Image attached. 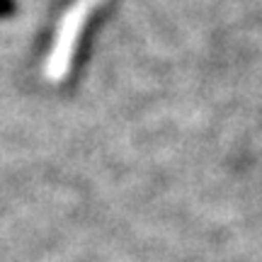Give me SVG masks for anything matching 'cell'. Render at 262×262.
Listing matches in <instances>:
<instances>
[{
  "mask_svg": "<svg viewBox=\"0 0 262 262\" xmlns=\"http://www.w3.org/2000/svg\"><path fill=\"white\" fill-rule=\"evenodd\" d=\"M10 10H12V0H0V17L5 12H10Z\"/></svg>",
  "mask_w": 262,
  "mask_h": 262,
  "instance_id": "2",
  "label": "cell"
},
{
  "mask_svg": "<svg viewBox=\"0 0 262 262\" xmlns=\"http://www.w3.org/2000/svg\"><path fill=\"white\" fill-rule=\"evenodd\" d=\"M110 3L112 0H80L66 15V19L56 32V41H54V49H51V56L47 63V73L54 83H63L73 75L75 66L80 61V54L88 44V37L97 25V19L107 12Z\"/></svg>",
  "mask_w": 262,
  "mask_h": 262,
  "instance_id": "1",
  "label": "cell"
}]
</instances>
